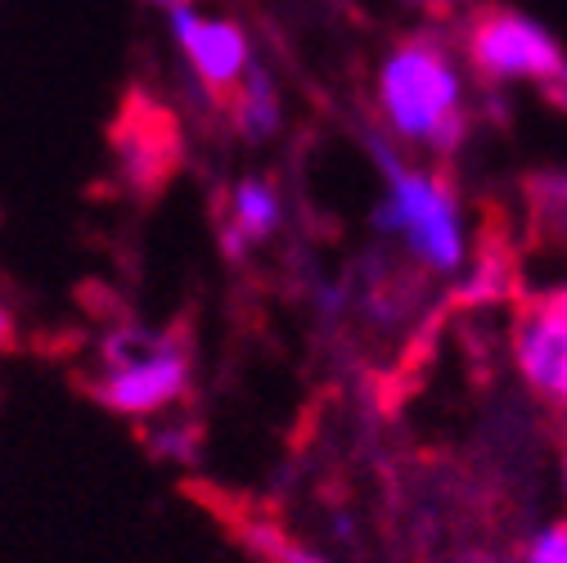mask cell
Segmentation results:
<instances>
[{
    "label": "cell",
    "instance_id": "7",
    "mask_svg": "<svg viewBox=\"0 0 567 563\" xmlns=\"http://www.w3.org/2000/svg\"><path fill=\"white\" fill-rule=\"evenodd\" d=\"M284 122V109H279V91L270 82V73L261 63H252L244 82H239V100H235V126L248 135V140H266L275 135Z\"/></svg>",
    "mask_w": 567,
    "mask_h": 563
},
{
    "label": "cell",
    "instance_id": "1",
    "mask_svg": "<svg viewBox=\"0 0 567 563\" xmlns=\"http://www.w3.org/2000/svg\"><path fill=\"white\" fill-rule=\"evenodd\" d=\"M379 109L401 145H423L433 154H455L473 126L464 109L460 59L437 32H414L388 50L379 63Z\"/></svg>",
    "mask_w": 567,
    "mask_h": 563
},
{
    "label": "cell",
    "instance_id": "6",
    "mask_svg": "<svg viewBox=\"0 0 567 563\" xmlns=\"http://www.w3.org/2000/svg\"><path fill=\"white\" fill-rule=\"evenodd\" d=\"M172 14V32L181 41V50L189 54L194 63V73L203 86L212 91H230L244 82V73L252 68V54H248V37L239 23H226V19H203L189 0Z\"/></svg>",
    "mask_w": 567,
    "mask_h": 563
},
{
    "label": "cell",
    "instance_id": "16",
    "mask_svg": "<svg viewBox=\"0 0 567 563\" xmlns=\"http://www.w3.org/2000/svg\"><path fill=\"white\" fill-rule=\"evenodd\" d=\"M6 342H14V320H10L6 307H0V347H6Z\"/></svg>",
    "mask_w": 567,
    "mask_h": 563
},
{
    "label": "cell",
    "instance_id": "14",
    "mask_svg": "<svg viewBox=\"0 0 567 563\" xmlns=\"http://www.w3.org/2000/svg\"><path fill=\"white\" fill-rule=\"evenodd\" d=\"M540 95H545V100H549L558 113H567V63H563L558 73H554V78L540 86Z\"/></svg>",
    "mask_w": 567,
    "mask_h": 563
},
{
    "label": "cell",
    "instance_id": "9",
    "mask_svg": "<svg viewBox=\"0 0 567 563\" xmlns=\"http://www.w3.org/2000/svg\"><path fill=\"white\" fill-rule=\"evenodd\" d=\"M532 207H536V222L545 226V235L567 248V172L536 176L532 181Z\"/></svg>",
    "mask_w": 567,
    "mask_h": 563
},
{
    "label": "cell",
    "instance_id": "17",
    "mask_svg": "<svg viewBox=\"0 0 567 563\" xmlns=\"http://www.w3.org/2000/svg\"><path fill=\"white\" fill-rule=\"evenodd\" d=\"M460 563H501V559H495V554H486V550H473V554H464Z\"/></svg>",
    "mask_w": 567,
    "mask_h": 563
},
{
    "label": "cell",
    "instance_id": "18",
    "mask_svg": "<svg viewBox=\"0 0 567 563\" xmlns=\"http://www.w3.org/2000/svg\"><path fill=\"white\" fill-rule=\"evenodd\" d=\"M333 532H338L342 541H351V519H347V514H338V519H333Z\"/></svg>",
    "mask_w": 567,
    "mask_h": 563
},
{
    "label": "cell",
    "instance_id": "5",
    "mask_svg": "<svg viewBox=\"0 0 567 563\" xmlns=\"http://www.w3.org/2000/svg\"><path fill=\"white\" fill-rule=\"evenodd\" d=\"M514 366L523 383L554 401L567 406V289L540 298L514 329Z\"/></svg>",
    "mask_w": 567,
    "mask_h": 563
},
{
    "label": "cell",
    "instance_id": "13",
    "mask_svg": "<svg viewBox=\"0 0 567 563\" xmlns=\"http://www.w3.org/2000/svg\"><path fill=\"white\" fill-rule=\"evenodd\" d=\"M194 451H198V433L194 429H163V433H154V455L194 460Z\"/></svg>",
    "mask_w": 567,
    "mask_h": 563
},
{
    "label": "cell",
    "instance_id": "12",
    "mask_svg": "<svg viewBox=\"0 0 567 563\" xmlns=\"http://www.w3.org/2000/svg\"><path fill=\"white\" fill-rule=\"evenodd\" d=\"M252 545H261L275 563H324L320 554H311V550H302V545H293V541H284V536L270 532V528H257V532H252Z\"/></svg>",
    "mask_w": 567,
    "mask_h": 563
},
{
    "label": "cell",
    "instance_id": "4",
    "mask_svg": "<svg viewBox=\"0 0 567 563\" xmlns=\"http://www.w3.org/2000/svg\"><path fill=\"white\" fill-rule=\"evenodd\" d=\"M468 63L491 82V86H509V82H536L545 86L558 68L567 63L563 45L554 32L518 10H477L468 23Z\"/></svg>",
    "mask_w": 567,
    "mask_h": 563
},
{
    "label": "cell",
    "instance_id": "10",
    "mask_svg": "<svg viewBox=\"0 0 567 563\" xmlns=\"http://www.w3.org/2000/svg\"><path fill=\"white\" fill-rule=\"evenodd\" d=\"M518 563H567V519L536 528V532L527 536Z\"/></svg>",
    "mask_w": 567,
    "mask_h": 563
},
{
    "label": "cell",
    "instance_id": "3",
    "mask_svg": "<svg viewBox=\"0 0 567 563\" xmlns=\"http://www.w3.org/2000/svg\"><path fill=\"white\" fill-rule=\"evenodd\" d=\"M109 375L95 383V397L117 414H154L176 401L189 383V357L172 338H150L140 329H117L104 342Z\"/></svg>",
    "mask_w": 567,
    "mask_h": 563
},
{
    "label": "cell",
    "instance_id": "20",
    "mask_svg": "<svg viewBox=\"0 0 567 563\" xmlns=\"http://www.w3.org/2000/svg\"><path fill=\"white\" fill-rule=\"evenodd\" d=\"M150 6H163V10H176V6H185V0H150Z\"/></svg>",
    "mask_w": 567,
    "mask_h": 563
},
{
    "label": "cell",
    "instance_id": "2",
    "mask_svg": "<svg viewBox=\"0 0 567 563\" xmlns=\"http://www.w3.org/2000/svg\"><path fill=\"white\" fill-rule=\"evenodd\" d=\"M370 158L383 172V203L374 207V231L401 239L419 266L433 275H460L468 266V231L464 207L446 176L410 167L396 145L370 140Z\"/></svg>",
    "mask_w": 567,
    "mask_h": 563
},
{
    "label": "cell",
    "instance_id": "21",
    "mask_svg": "<svg viewBox=\"0 0 567 563\" xmlns=\"http://www.w3.org/2000/svg\"><path fill=\"white\" fill-rule=\"evenodd\" d=\"M563 497H567V451H563Z\"/></svg>",
    "mask_w": 567,
    "mask_h": 563
},
{
    "label": "cell",
    "instance_id": "19",
    "mask_svg": "<svg viewBox=\"0 0 567 563\" xmlns=\"http://www.w3.org/2000/svg\"><path fill=\"white\" fill-rule=\"evenodd\" d=\"M401 6H419V10H437V6H451V0H401Z\"/></svg>",
    "mask_w": 567,
    "mask_h": 563
},
{
    "label": "cell",
    "instance_id": "15",
    "mask_svg": "<svg viewBox=\"0 0 567 563\" xmlns=\"http://www.w3.org/2000/svg\"><path fill=\"white\" fill-rule=\"evenodd\" d=\"M248 244H252V239H248V235H244V231H239L235 222H226V226H221V253H226L230 262H239Z\"/></svg>",
    "mask_w": 567,
    "mask_h": 563
},
{
    "label": "cell",
    "instance_id": "11",
    "mask_svg": "<svg viewBox=\"0 0 567 563\" xmlns=\"http://www.w3.org/2000/svg\"><path fill=\"white\" fill-rule=\"evenodd\" d=\"M509 289V279H505V266L501 262H495V257H486L477 270H473V279H468V285H464V303H486V298H501Z\"/></svg>",
    "mask_w": 567,
    "mask_h": 563
},
{
    "label": "cell",
    "instance_id": "8",
    "mask_svg": "<svg viewBox=\"0 0 567 563\" xmlns=\"http://www.w3.org/2000/svg\"><path fill=\"white\" fill-rule=\"evenodd\" d=\"M230 222L257 244L279 226V194L266 181H244L230 198Z\"/></svg>",
    "mask_w": 567,
    "mask_h": 563
}]
</instances>
